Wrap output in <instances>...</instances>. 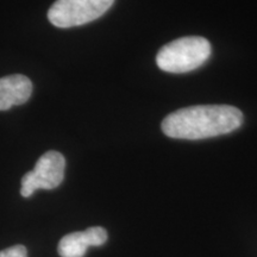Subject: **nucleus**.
Returning <instances> with one entry per match:
<instances>
[{"label": "nucleus", "mask_w": 257, "mask_h": 257, "mask_svg": "<svg viewBox=\"0 0 257 257\" xmlns=\"http://www.w3.org/2000/svg\"><path fill=\"white\" fill-rule=\"evenodd\" d=\"M114 0H56L48 19L56 28L67 29L91 23L107 11Z\"/></svg>", "instance_id": "obj_3"}, {"label": "nucleus", "mask_w": 257, "mask_h": 257, "mask_svg": "<svg viewBox=\"0 0 257 257\" xmlns=\"http://www.w3.org/2000/svg\"><path fill=\"white\" fill-rule=\"evenodd\" d=\"M211 55V44L206 38L187 36L161 48L156 56L160 69L168 73H187L202 66Z\"/></svg>", "instance_id": "obj_2"}, {"label": "nucleus", "mask_w": 257, "mask_h": 257, "mask_svg": "<svg viewBox=\"0 0 257 257\" xmlns=\"http://www.w3.org/2000/svg\"><path fill=\"white\" fill-rule=\"evenodd\" d=\"M0 257H28V250L24 245H14L2 250Z\"/></svg>", "instance_id": "obj_7"}, {"label": "nucleus", "mask_w": 257, "mask_h": 257, "mask_svg": "<svg viewBox=\"0 0 257 257\" xmlns=\"http://www.w3.org/2000/svg\"><path fill=\"white\" fill-rule=\"evenodd\" d=\"M32 93L30 79L21 74L0 79V111L10 110L12 106L23 105Z\"/></svg>", "instance_id": "obj_6"}, {"label": "nucleus", "mask_w": 257, "mask_h": 257, "mask_svg": "<svg viewBox=\"0 0 257 257\" xmlns=\"http://www.w3.org/2000/svg\"><path fill=\"white\" fill-rule=\"evenodd\" d=\"M243 124V113L230 105H199L181 108L163 119V134L179 140H204L226 135Z\"/></svg>", "instance_id": "obj_1"}, {"label": "nucleus", "mask_w": 257, "mask_h": 257, "mask_svg": "<svg viewBox=\"0 0 257 257\" xmlns=\"http://www.w3.org/2000/svg\"><path fill=\"white\" fill-rule=\"evenodd\" d=\"M107 240L104 227L93 226L87 230L66 234L59 243L61 257H83L89 246H100Z\"/></svg>", "instance_id": "obj_5"}, {"label": "nucleus", "mask_w": 257, "mask_h": 257, "mask_svg": "<svg viewBox=\"0 0 257 257\" xmlns=\"http://www.w3.org/2000/svg\"><path fill=\"white\" fill-rule=\"evenodd\" d=\"M66 169V160L55 150L42 155L34 170L27 173L22 179V197L29 198L37 189H54L62 184Z\"/></svg>", "instance_id": "obj_4"}]
</instances>
